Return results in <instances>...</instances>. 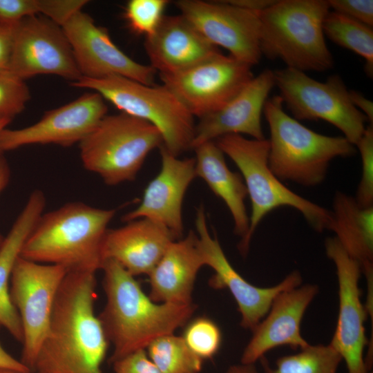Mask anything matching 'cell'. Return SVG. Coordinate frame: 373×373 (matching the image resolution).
Here are the masks:
<instances>
[{
	"instance_id": "cell-34",
	"label": "cell",
	"mask_w": 373,
	"mask_h": 373,
	"mask_svg": "<svg viewBox=\"0 0 373 373\" xmlns=\"http://www.w3.org/2000/svg\"><path fill=\"white\" fill-rule=\"evenodd\" d=\"M43 0H0V21L15 23L23 18L42 15Z\"/></svg>"
},
{
	"instance_id": "cell-25",
	"label": "cell",
	"mask_w": 373,
	"mask_h": 373,
	"mask_svg": "<svg viewBox=\"0 0 373 373\" xmlns=\"http://www.w3.org/2000/svg\"><path fill=\"white\" fill-rule=\"evenodd\" d=\"M46 198L41 191H32L22 211L0 245V325L22 343L23 330L19 314L10 294V277L23 245L43 213Z\"/></svg>"
},
{
	"instance_id": "cell-19",
	"label": "cell",
	"mask_w": 373,
	"mask_h": 373,
	"mask_svg": "<svg viewBox=\"0 0 373 373\" xmlns=\"http://www.w3.org/2000/svg\"><path fill=\"white\" fill-rule=\"evenodd\" d=\"M318 293V287L306 284L279 293L265 316L252 332L240 363L254 364L268 351L283 345L303 349L309 344L300 333L307 308Z\"/></svg>"
},
{
	"instance_id": "cell-29",
	"label": "cell",
	"mask_w": 373,
	"mask_h": 373,
	"mask_svg": "<svg viewBox=\"0 0 373 373\" xmlns=\"http://www.w3.org/2000/svg\"><path fill=\"white\" fill-rule=\"evenodd\" d=\"M149 358L161 373H199L202 359L173 334L157 338L146 347Z\"/></svg>"
},
{
	"instance_id": "cell-44",
	"label": "cell",
	"mask_w": 373,
	"mask_h": 373,
	"mask_svg": "<svg viewBox=\"0 0 373 373\" xmlns=\"http://www.w3.org/2000/svg\"><path fill=\"white\" fill-rule=\"evenodd\" d=\"M0 373H31V372H22L15 371L12 370H9V369L0 368ZM36 373H41V372H37Z\"/></svg>"
},
{
	"instance_id": "cell-1",
	"label": "cell",
	"mask_w": 373,
	"mask_h": 373,
	"mask_svg": "<svg viewBox=\"0 0 373 373\" xmlns=\"http://www.w3.org/2000/svg\"><path fill=\"white\" fill-rule=\"evenodd\" d=\"M95 273L66 274L36 358L37 372L102 373L109 342L95 314Z\"/></svg>"
},
{
	"instance_id": "cell-38",
	"label": "cell",
	"mask_w": 373,
	"mask_h": 373,
	"mask_svg": "<svg viewBox=\"0 0 373 373\" xmlns=\"http://www.w3.org/2000/svg\"><path fill=\"white\" fill-rule=\"evenodd\" d=\"M350 98L353 105L360 111L373 124V103L361 93L355 90L349 91Z\"/></svg>"
},
{
	"instance_id": "cell-7",
	"label": "cell",
	"mask_w": 373,
	"mask_h": 373,
	"mask_svg": "<svg viewBox=\"0 0 373 373\" xmlns=\"http://www.w3.org/2000/svg\"><path fill=\"white\" fill-rule=\"evenodd\" d=\"M70 84L96 92L122 113L155 126L162 135V146L173 155L178 157L191 149L194 117L163 84L147 85L117 75L99 79L81 77Z\"/></svg>"
},
{
	"instance_id": "cell-8",
	"label": "cell",
	"mask_w": 373,
	"mask_h": 373,
	"mask_svg": "<svg viewBox=\"0 0 373 373\" xmlns=\"http://www.w3.org/2000/svg\"><path fill=\"white\" fill-rule=\"evenodd\" d=\"M84 168L109 186L133 181L149 153L163 145L151 123L122 113L105 115L79 143Z\"/></svg>"
},
{
	"instance_id": "cell-11",
	"label": "cell",
	"mask_w": 373,
	"mask_h": 373,
	"mask_svg": "<svg viewBox=\"0 0 373 373\" xmlns=\"http://www.w3.org/2000/svg\"><path fill=\"white\" fill-rule=\"evenodd\" d=\"M251 67L220 54L182 72L160 75L163 85L200 119L227 104L254 77Z\"/></svg>"
},
{
	"instance_id": "cell-10",
	"label": "cell",
	"mask_w": 373,
	"mask_h": 373,
	"mask_svg": "<svg viewBox=\"0 0 373 373\" xmlns=\"http://www.w3.org/2000/svg\"><path fill=\"white\" fill-rule=\"evenodd\" d=\"M65 268L19 256L13 267L10 294L23 330L21 362L31 371L50 325L56 296L67 274Z\"/></svg>"
},
{
	"instance_id": "cell-21",
	"label": "cell",
	"mask_w": 373,
	"mask_h": 373,
	"mask_svg": "<svg viewBox=\"0 0 373 373\" xmlns=\"http://www.w3.org/2000/svg\"><path fill=\"white\" fill-rule=\"evenodd\" d=\"M151 66L160 75L175 74L221 54L182 15L164 16L144 41Z\"/></svg>"
},
{
	"instance_id": "cell-43",
	"label": "cell",
	"mask_w": 373,
	"mask_h": 373,
	"mask_svg": "<svg viewBox=\"0 0 373 373\" xmlns=\"http://www.w3.org/2000/svg\"><path fill=\"white\" fill-rule=\"evenodd\" d=\"M11 122V119L1 118L0 119V133L2 130L6 128L8 124Z\"/></svg>"
},
{
	"instance_id": "cell-42",
	"label": "cell",
	"mask_w": 373,
	"mask_h": 373,
	"mask_svg": "<svg viewBox=\"0 0 373 373\" xmlns=\"http://www.w3.org/2000/svg\"><path fill=\"white\" fill-rule=\"evenodd\" d=\"M224 373H258L254 364H240L230 366Z\"/></svg>"
},
{
	"instance_id": "cell-39",
	"label": "cell",
	"mask_w": 373,
	"mask_h": 373,
	"mask_svg": "<svg viewBox=\"0 0 373 373\" xmlns=\"http://www.w3.org/2000/svg\"><path fill=\"white\" fill-rule=\"evenodd\" d=\"M226 2L251 11L260 12L273 5L276 0H229Z\"/></svg>"
},
{
	"instance_id": "cell-9",
	"label": "cell",
	"mask_w": 373,
	"mask_h": 373,
	"mask_svg": "<svg viewBox=\"0 0 373 373\" xmlns=\"http://www.w3.org/2000/svg\"><path fill=\"white\" fill-rule=\"evenodd\" d=\"M274 75L279 96L294 119L324 120L340 130L350 143H358L368 120L352 103L338 75L329 76L325 82L287 67L274 71Z\"/></svg>"
},
{
	"instance_id": "cell-14",
	"label": "cell",
	"mask_w": 373,
	"mask_h": 373,
	"mask_svg": "<svg viewBox=\"0 0 373 373\" xmlns=\"http://www.w3.org/2000/svg\"><path fill=\"white\" fill-rule=\"evenodd\" d=\"M195 222L198 245L204 265L214 271L209 284L214 289L226 288L229 291L237 303L242 327L252 331L267 314L279 293L301 285L302 276L297 270L273 287H258L251 285L233 267L218 238L210 234L202 205L197 209Z\"/></svg>"
},
{
	"instance_id": "cell-13",
	"label": "cell",
	"mask_w": 373,
	"mask_h": 373,
	"mask_svg": "<svg viewBox=\"0 0 373 373\" xmlns=\"http://www.w3.org/2000/svg\"><path fill=\"white\" fill-rule=\"evenodd\" d=\"M175 5L211 44L234 59L253 66L260 60L259 13L225 1L180 0Z\"/></svg>"
},
{
	"instance_id": "cell-35",
	"label": "cell",
	"mask_w": 373,
	"mask_h": 373,
	"mask_svg": "<svg viewBox=\"0 0 373 373\" xmlns=\"http://www.w3.org/2000/svg\"><path fill=\"white\" fill-rule=\"evenodd\" d=\"M329 8L352 19L372 27L373 25L372 0H329Z\"/></svg>"
},
{
	"instance_id": "cell-37",
	"label": "cell",
	"mask_w": 373,
	"mask_h": 373,
	"mask_svg": "<svg viewBox=\"0 0 373 373\" xmlns=\"http://www.w3.org/2000/svg\"><path fill=\"white\" fill-rule=\"evenodd\" d=\"M15 23L0 21V72L8 70L12 55Z\"/></svg>"
},
{
	"instance_id": "cell-6",
	"label": "cell",
	"mask_w": 373,
	"mask_h": 373,
	"mask_svg": "<svg viewBox=\"0 0 373 373\" xmlns=\"http://www.w3.org/2000/svg\"><path fill=\"white\" fill-rule=\"evenodd\" d=\"M214 141L240 170L251 200L249 231L238 248L241 254H247L251 238L262 219L281 207L299 211L314 231L322 233L328 230L330 211L294 193L271 171L268 164L267 139H248L231 134Z\"/></svg>"
},
{
	"instance_id": "cell-17",
	"label": "cell",
	"mask_w": 373,
	"mask_h": 373,
	"mask_svg": "<svg viewBox=\"0 0 373 373\" xmlns=\"http://www.w3.org/2000/svg\"><path fill=\"white\" fill-rule=\"evenodd\" d=\"M104 99L97 93H84L75 100L46 112L29 126L0 133V153L30 144L70 146L79 143L106 115Z\"/></svg>"
},
{
	"instance_id": "cell-26",
	"label": "cell",
	"mask_w": 373,
	"mask_h": 373,
	"mask_svg": "<svg viewBox=\"0 0 373 373\" xmlns=\"http://www.w3.org/2000/svg\"><path fill=\"white\" fill-rule=\"evenodd\" d=\"M328 230L360 265L367 281L373 280V207H362L352 197L336 191Z\"/></svg>"
},
{
	"instance_id": "cell-33",
	"label": "cell",
	"mask_w": 373,
	"mask_h": 373,
	"mask_svg": "<svg viewBox=\"0 0 373 373\" xmlns=\"http://www.w3.org/2000/svg\"><path fill=\"white\" fill-rule=\"evenodd\" d=\"M361 154L362 175L354 197L362 207H373V126H366L361 138L355 145Z\"/></svg>"
},
{
	"instance_id": "cell-41",
	"label": "cell",
	"mask_w": 373,
	"mask_h": 373,
	"mask_svg": "<svg viewBox=\"0 0 373 373\" xmlns=\"http://www.w3.org/2000/svg\"><path fill=\"white\" fill-rule=\"evenodd\" d=\"M10 178V169L7 160L2 153H0V193L7 186ZM4 237L0 234V245Z\"/></svg>"
},
{
	"instance_id": "cell-12",
	"label": "cell",
	"mask_w": 373,
	"mask_h": 373,
	"mask_svg": "<svg viewBox=\"0 0 373 373\" xmlns=\"http://www.w3.org/2000/svg\"><path fill=\"white\" fill-rule=\"evenodd\" d=\"M8 71L23 80L55 75L73 82L82 77L62 28L42 15L16 23Z\"/></svg>"
},
{
	"instance_id": "cell-3",
	"label": "cell",
	"mask_w": 373,
	"mask_h": 373,
	"mask_svg": "<svg viewBox=\"0 0 373 373\" xmlns=\"http://www.w3.org/2000/svg\"><path fill=\"white\" fill-rule=\"evenodd\" d=\"M115 209L80 202H68L42 213L25 241L20 256L39 263L59 265L67 272L102 269V243Z\"/></svg>"
},
{
	"instance_id": "cell-22",
	"label": "cell",
	"mask_w": 373,
	"mask_h": 373,
	"mask_svg": "<svg viewBox=\"0 0 373 373\" xmlns=\"http://www.w3.org/2000/svg\"><path fill=\"white\" fill-rule=\"evenodd\" d=\"M175 240L169 229L150 220H131L108 229L102 243L103 261L113 260L133 276L149 275Z\"/></svg>"
},
{
	"instance_id": "cell-5",
	"label": "cell",
	"mask_w": 373,
	"mask_h": 373,
	"mask_svg": "<svg viewBox=\"0 0 373 373\" xmlns=\"http://www.w3.org/2000/svg\"><path fill=\"white\" fill-rule=\"evenodd\" d=\"M326 0H280L259 13L262 55L287 68L323 72L334 66L323 29Z\"/></svg>"
},
{
	"instance_id": "cell-2",
	"label": "cell",
	"mask_w": 373,
	"mask_h": 373,
	"mask_svg": "<svg viewBox=\"0 0 373 373\" xmlns=\"http://www.w3.org/2000/svg\"><path fill=\"white\" fill-rule=\"evenodd\" d=\"M101 269L106 301L98 318L113 346L111 364L145 350L158 337L173 334L186 324L195 310L193 303L154 302L135 276L113 260H104Z\"/></svg>"
},
{
	"instance_id": "cell-4",
	"label": "cell",
	"mask_w": 373,
	"mask_h": 373,
	"mask_svg": "<svg viewBox=\"0 0 373 373\" xmlns=\"http://www.w3.org/2000/svg\"><path fill=\"white\" fill-rule=\"evenodd\" d=\"M279 95L267 99L263 113L270 137L268 164L282 182L314 187L326 178L330 162L353 156L356 149L343 136L318 133L287 115Z\"/></svg>"
},
{
	"instance_id": "cell-30",
	"label": "cell",
	"mask_w": 373,
	"mask_h": 373,
	"mask_svg": "<svg viewBox=\"0 0 373 373\" xmlns=\"http://www.w3.org/2000/svg\"><path fill=\"white\" fill-rule=\"evenodd\" d=\"M189 349L200 358H212L219 351L222 333L211 319L198 317L186 325L182 336Z\"/></svg>"
},
{
	"instance_id": "cell-28",
	"label": "cell",
	"mask_w": 373,
	"mask_h": 373,
	"mask_svg": "<svg viewBox=\"0 0 373 373\" xmlns=\"http://www.w3.org/2000/svg\"><path fill=\"white\" fill-rule=\"evenodd\" d=\"M260 360L264 373H336L342 358L329 343L309 344L296 354L280 357L274 367L265 356Z\"/></svg>"
},
{
	"instance_id": "cell-36",
	"label": "cell",
	"mask_w": 373,
	"mask_h": 373,
	"mask_svg": "<svg viewBox=\"0 0 373 373\" xmlns=\"http://www.w3.org/2000/svg\"><path fill=\"white\" fill-rule=\"evenodd\" d=\"M112 364L114 373H161L145 350L131 353Z\"/></svg>"
},
{
	"instance_id": "cell-23",
	"label": "cell",
	"mask_w": 373,
	"mask_h": 373,
	"mask_svg": "<svg viewBox=\"0 0 373 373\" xmlns=\"http://www.w3.org/2000/svg\"><path fill=\"white\" fill-rule=\"evenodd\" d=\"M204 265L198 236L190 231L183 238L171 242L148 275L150 298L156 303L192 304L197 274Z\"/></svg>"
},
{
	"instance_id": "cell-24",
	"label": "cell",
	"mask_w": 373,
	"mask_h": 373,
	"mask_svg": "<svg viewBox=\"0 0 373 373\" xmlns=\"http://www.w3.org/2000/svg\"><path fill=\"white\" fill-rule=\"evenodd\" d=\"M193 150L196 176L201 178L226 204L233 218L234 232L241 238L240 248L249 228V216L245 206L248 193L244 180L240 174L229 169L224 154L215 141L203 143Z\"/></svg>"
},
{
	"instance_id": "cell-16",
	"label": "cell",
	"mask_w": 373,
	"mask_h": 373,
	"mask_svg": "<svg viewBox=\"0 0 373 373\" xmlns=\"http://www.w3.org/2000/svg\"><path fill=\"white\" fill-rule=\"evenodd\" d=\"M61 27L82 77L99 79L117 75L154 85L156 71L127 56L87 13L82 10L75 12Z\"/></svg>"
},
{
	"instance_id": "cell-18",
	"label": "cell",
	"mask_w": 373,
	"mask_h": 373,
	"mask_svg": "<svg viewBox=\"0 0 373 373\" xmlns=\"http://www.w3.org/2000/svg\"><path fill=\"white\" fill-rule=\"evenodd\" d=\"M161 169L148 184L142 201L122 217L129 222L146 218L169 229L175 239L184 231L182 204L184 195L196 177L195 158L180 159L160 147Z\"/></svg>"
},
{
	"instance_id": "cell-40",
	"label": "cell",
	"mask_w": 373,
	"mask_h": 373,
	"mask_svg": "<svg viewBox=\"0 0 373 373\" xmlns=\"http://www.w3.org/2000/svg\"><path fill=\"white\" fill-rule=\"evenodd\" d=\"M0 368L9 369L22 372H32V371L23 365L21 361H18L8 353L0 343Z\"/></svg>"
},
{
	"instance_id": "cell-31",
	"label": "cell",
	"mask_w": 373,
	"mask_h": 373,
	"mask_svg": "<svg viewBox=\"0 0 373 373\" xmlns=\"http://www.w3.org/2000/svg\"><path fill=\"white\" fill-rule=\"evenodd\" d=\"M167 0H131L124 12L125 19L133 32L145 37L153 35L159 26Z\"/></svg>"
},
{
	"instance_id": "cell-32",
	"label": "cell",
	"mask_w": 373,
	"mask_h": 373,
	"mask_svg": "<svg viewBox=\"0 0 373 373\" xmlns=\"http://www.w3.org/2000/svg\"><path fill=\"white\" fill-rule=\"evenodd\" d=\"M30 99L25 80L8 70L0 72V119L12 120L23 111Z\"/></svg>"
},
{
	"instance_id": "cell-20",
	"label": "cell",
	"mask_w": 373,
	"mask_h": 373,
	"mask_svg": "<svg viewBox=\"0 0 373 373\" xmlns=\"http://www.w3.org/2000/svg\"><path fill=\"white\" fill-rule=\"evenodd\" d=\"M274 86V71L269 69L254 77L224 107L200 118L191 149L226 135L244 134L253 139H265L261 115Z\"/></svg>"
},
{
	"instance_id": "cell-27",
	"label": "cell",
	"mask_w": 373,
	"mask_h": 373,
	"mask_svg": "<svg viewBox=\"0 0 373 373\" xmlns=\"http://www.w3.org/2000/svg\"><path fill=\"white\" fill-rule=\"evenodd\" d=\"M323 29L324 35L336 44L350 50L365 61V72L373 75V30L372 27L336 12L326 15Z\"/></svg>"
},
{
	"instance_id": "cell-15",
	"label": "cell",
	"mask_w": 373,
	"mask_h": 373,
	"mask_svg": "<svg viewBox=\"0 0 373 373\" xmlns=\"http://www.w3.org/2000/svg\"><path fill=\"white\" fill-rule=\"evenodd\" d=\"M325 249L335 265L338 285V316L329 344L345 361L348 373H369L364 356L367 312L361 300L360 265L334 237L325 240Z\"/></svg>"
}]
</instances>
